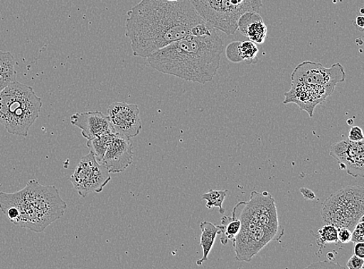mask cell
Wrapping results in <instances>:
<instances>
[{"label":"cell","instance_id":"d590c367","mask_svg":"<svg viewBox=\"0 0 364 269\" xmlns=\"http://www.w3.org/2000/svg\"><path fill=\"white\" fill-rule=\"evenodd\" d=\"M168 1H172V2H173V1H177V0H168Z\"/></svg>","mask_w":364,"mask_h":269},{"label":"cell","instance_id":"603a6c76","mask_svg":"<svg viewBox=\"0 0 364 269\" xmlns=\"http://www.w3.org/2000/svg\"><path fill=\"white\" fill-rule=\"evenodd\" d=\"M228 190H210L207 193L202 196L203 199L207 201L206 207L208 209L219 208L220 214H225L223 203L227 195Z\"/></svg>","mask_w":364,"mask_h":269},{"label":"cell","instance_id":"f546056e","mask_svg":"<svg viewBox=\"0 0 364 269\" xmlns=\"http://www.w3.org/2000/svg\"><path fill=\"white\" fill-rule=\"evenodd\" d=\"M354 255L364 258V243H355L354 247Z\"/></svg>","mask_w":364,"mask_h":269},{"label":"cell","instance_id":"9a60e30c","mask_svg":"<svg viewBox=\"0 0 364 269\" xmlns=\"http://www.w3.org/2000/svg\"><path fill=\"white\" fill-rule=\"evenodd\" d=\"M70 120L87 140L105 133H115L108 116L99 111L76 113L71 116Z\"/></svg>","mask_w":364,"mask_h":269},{"label":"cell","instance_id":"4316f807","mask_svg":"<svg viewBox=\"0 0 364 269\" xmlns=\"http://www.w3.org/2000/svg\"><path fill=\"white\" fill-rule=\"evenodd\" d=\"M348 139L353 142H360L363 141L364 136L363 130L360 127H358V126H354V127H352L350 131Z\"/></svg>","mask_w":364,"mask_h":269},{"label":"cell","instance_id":"484cf974","mask_svg":"<svg viewBox=\"0 0 364 269\" xmlns=\"http://www.w3.org/2000/svg\"><path fill=\"white\" fill-rule=\"evenodd\" d=\"M352 231L346 228L338 229V241L342 243H348L351 241Z\"/></svg>","mask_w":364,"mask_h":269},{"label":"cell","instance_id":"e0dca14e","mask_svg":"<svg viewBox=\"0 0 364 269\" xmlns=\"http://www.w3.org/2000/svg\"><path fill=\"white\" fill-rule=\"evenodd\" d=\"M200 229L201 230L200 246L203 251V257L198 260V265H201L203 263L208 260V256L215 245L218 235L221 234V229H219L218 225L209 221L201 222Z\"/></svg>","mask_w":364,"mask_h":269},{"label":"cell","instance_id":"44dd1931","mask_svg":"<svg viewBox=\"0 0 364 269\" xmlns=\"http://www.w3.org/2000/svg\"><path fill=\"white\" fill-rule=\"evenodd\" d=\"M239 52L242 62L248 65L257 63L259 48L254 42L251 40L240 41Z\"/></svg>","mask_w":364,"mask_h":269},{"label":"cell","instance_id":"7402d4cb","mask_svg":"<svg viewBox=\"0 0 364 269\" xmlns=\"http://www.w3.org/2000/svg\"><path fill=\"white\" fill-rule=\"evenodd\" d=\"M317 238V243L319 248V252L323 250L326 243H338V229L332 224L323 226V228L318 230Z\"/></svg>","mask_w":364,"mask_h":269},{"label":"cell","instance_id":"d4e9b609","mask_svg":"<svg viewBox=\"0 0 364 269\" xmlns=\"http://www.w3.org/2000/svg\"><path fill=\"white\" fill-rule=\"evenodd\" d=\"M351 241L353 243L364 242V224L363 216L360 221L355 224L352 232Z\"/></svg>","mask_w":364,"mask_h":269},{"label":"cell","instance_id":"2e32d148","mask_svg":"<svg viewBox=\"0 0 364 269\" xmlns=\"http://www.w3.org/2000/svg\"><path fill=\"white\" fill-rule=\"evenodd\" d=\"M243 36L254 43L264 44L267 35V28L261 16L257 12H247L241 16L238 29Z\"/></svg>","mask_w":364,"mask_h":269},{"label":"cell","instance_id":"d6986e66","mask_svg":"<svg viewBox=\"0 0 364 269\" xmlns=\"http://www.w3.org/2000/svg\"><path fill=\"white\" fill-rule=\"evenodd\" d=\"M222 224L218 225L219 229H221V243L223 246H226L228 242L235 241L237 235L241 229V221L238 216H237L236 210L234 207L232 216H225L221 220Z\"/></svg>","mask_w":364,"mask_h":269},{"label":"cell","instance_id":"3957f363","mask_svg":"<svg viewBox=\"0 0 364 269\" xmlns=\"http://www.w3.org/2000/svg\"><path fill=\"white\" fill-rule=\"evenodd\" d=\"M67 208L54 186L30 180L20 191H0V209L11 223L33 232H43L61 218Z\"/></svg>","mask_w":364,"mask_h":269},{"label":"cell","instance_id":"f1b7e54d","mask_svg":"<svg viewBox=\"0 0 364 269\" xmlns=\"http://www.w3.org/2000/svg\"><path fill=\"white\" fill-rule=\"evenodd\" d=\"M347 267L350 269H363L364 260L362 258L353 255L348 260V263H347Z\"/></svg>","mask_w":364,"mask_h":269},{"label":"cell","instance_id":"6da1fadb","mask_svg":"<svg viewBox=\"0 0 364 269\" xmlns=\"http://www.w3.org/2000/svg\"><path fill=\"white\" fill-rule=\"evenodd\" d=\"M204 23L190 0H140L128 12L125 36L134 56L147 58L174 41L194 36Z\"/></svg>","mask_w":364,"mask_h":269},{"label":"cell","instance_id":"4fadbf2b","mask_svg":"<svg viewBox=\"0 0 364 269\" xmlns=\"http://www.w3.org/2000/svg\"><path fill=\"white\" fill-rule=\"evenodd\" d=\"M335 87H321L309 86H291V89L284 94V104H295L301 111L313 116L316 106L333 94Z\"/></svg>","mask_w":364,"mask_h":269},{"label":"cell","instance_id":"1f68e13d","mask_svg":"<svg viewBox=\"0 0 364 269\" xmlns=\"http://www.w3.org/2000/svg\"><path fill=\"white\" fill-rule=\"evenodd\" d=\"M353 25L355 28H357L359 31H363L364 29V18L363 16H358L357 18H355Z\"/></svg>","mask_w":364,"mask_h":269},{"label":"cell","instance_id":"9c48e42d","mask_svg":"<svg viewBox=\"0 0 364 269\" xmlns=\"http://www.w3.org/2000/svg\"><path fill=\"white\" fill-rule=\"evenodd\" d=\"M70 180L79 195L85 198L92 192H102L112 180V176L107 168L99 163L90 151L81 158Z\"/></svg>","mask_w":364,"mask_h":269},{"label":"cell","instance_id":"cb8c5ba5","mask_svg":"<svg viewBox=\"0 0 364 269\" xmlns=\"http://www.w3.org/2000/svg\"><path fill=\"white\" fill-rule=\"evenodd\" d=\"M240 41H233L226 48L225 53L228 60L233 63L242 62L239 52Z\"/></svg>","mask_w":364,"mask_h":269},{"label":"cell","instance_id":"5bb4252c","mask_svg":"<svg viewBox=\"0 0 364 269\" xmlns=\"http://www.w3.org/2000/svg\"><path fill=\"white\" fill-rule=\"evenodd\" d=\"M133 157L131 138L115 133L101 164L107 168L109 174L121 173L132 164Z\"/></svg>","mask_w":364,"mask_h":269},{"label":"cell","instance_id":"7c38bea8","mask_svg":"<svg viewBox=\"0 0 364 269\" xmlns=\"http://www.w3.org/2000/svg\"><path fill=\"white\" fill-rule=\"evenodd\" d=\"M330 155L337 160L343 170L353 177H364V143L349 139L336 143L330 148Z\"/></svg>","mask_w":364,"mask_h":269},{"label":"cell","instance_id":"d6a6232c","mask_svg":"<svg viewBox=\"0 0 364 269\" xmlns=\"http://www.w3.org/2000/svg\"><path fill=\"white\" fill-rule=\"evenodd\" d=\"M327 257L329 260H333L335 259L333 252H329V253L327 254Z\"/></svg>","mask_w":364,"mask_h":269},{"label":"cell","instance_id":"8992f818","mask_svg":"<svg viewBox=\"0 0 364 269\" xmlns=\"http://www.w3.org/2000/svg\"><path fill=\"white\" fill-rule=\"evenodd\" d=\"M364 190L350 186L336 191L323 205L321 215L326 224L352 231L364 214Z\"/></svg>","mask_w":364,"mask_h":269},{"label":"cell","instance_id":"30bf717a","mask_svg":"<svg viewBox=\"0 0 364 269\" xmlns=\"http://www.w3.org/2000/svg\"><path fill=\"white\" fill-rule=\"evenodd\" d=\"M346 80L344 67L336 63L330 68L314 62L299 64L291 74L292 86L335 87Z\"/></svg>","mask_w":364,"mask_h":269},{"label":"cell","instance_id":"ac0fdd59","mask_svg":"<svg viewBox=\"0 0 364 269\" xmlns=\"http://www.w3.org/2000/svg\"><path fill=\"white\" fill-rule=\"evenodd\" d=\"M16 61L10 52L0 50V92L16 81Z\"/></svg>","mask_w":364,"mask_h":269},{"label":"cell","instance_id":"ffe728a7","mask_svg":"<svg viewBox=\"0 0 364 269\" xmlns=\"http://www.w3.org/2000/svg\"><path fill=\"white\" fill-rule=\"evenodd\" d=\"M115 133H109L87 140V146L94 154L97 162L102 163L106 151L113 141Z\"/></svg>","mask_w":364,"mask_h":269},{"label":"cell","instance_id":"277c9868","mask_svg":"<svg viewBox=\"0 0 364 269\" xmlns=\"http://www.w3.org/2000/svg\"><path fill=\"white\" fill-rule=\"evenodd\" d=\"M41 107L35 90L16 80L0 92V123L14 136L28 137Z\"/></svg>","mask_w":364,"mask_h":269},{"label":"cell","instance_id":"ba28073f","mask_svg":"<svg viewBox=\"0 0 364 269\" xmlns=\"http://www.w3.org/2000/svg\"><path fill=\"white\" fill-rule=\"evenodd\" d=\"M238 217L241 221V229L232 245L235 251V258L240 262H250L269 242L282 238L264 226L245 218Z\"/></svg>","mask_w":364,"mask_h":269},{"label":"cell","instance_id":"7a4b0ae2","mask_svg":"<svg viewBox=\"0 0 364 269\" xmlns=\"http://www.w3.org/2000/svg\"><path fill=\"white\" fill-rule=\"evenodd\" d=\"M223 40L218 35L191 36L173 42L149 56L151 68L185 81L206 84L220 67Z\"/></svg>","mask_w":364,"mask_h":269},{"label":"cell","instance_id":"e575fe53","mask_svg":"<svg viewBox=\"0 0 364 269\" xmlns=\"http://www.w3.org/2000/svg\"><path fill=\"white\" fill-rule=\"evenodd\" d=\"M360 13H361L362 15H363V8H362V9L360 11Z\"/></svg>","mask_w":364,"mask_h":269},{"label":"cell","instance_id":"83f0119b","mask_svg":"<svg viewBox=\"0 0 364 269\" xmlns=\"http://www.w3.org/2000/svg\"><path fill=\"white\" fill-rule=\"evenodd\" d=\"M343 268L340 264L333 263L331 260H323V262H318L312 263L306 268Z\"/></svg>","mask_w":364,"mask_h":269},{"label":"cell","instance_id":"5b68a950","mask_svg":"<svg viewBox=\"0 0 364 269\" xmlns=\"http://www.w3.org/2000/svg\"><path fill=\"white\" fill-rule=\"evenodd\" d=\"M198 14L210 26L232 35L238 29L241 16L258 13L262 0H190Z\"/></svg>","mask_w":364,"mask_h":269},{"label":"cell","instance_id":"4dcf8cb0","mask_svg":"<svg viewBox=\"0 0 364 269\" xmlns=\"http://www.w3.org/2000/svg\"><path fill=\"white\" fill-rule=\"evenodd\" d=\"M300 192L303 196V197L306 199H314L316 198L315 192H313L312 190L307 188H301Z\"/></svg>","mask_w":364,"mask_h":269},{"label":"cell","instance_id":"52a82bcc","mask_svg":"<svg viewBox=\"0 0 364 269\" xmlns=\"http://www.w3.org/2000/svg\"><path fill=\"white\" fill-rule=\"evenodd\" d=\"M237 210L240 216L264 226L282 238L284 229L278 221L276 201L268 192H252L250 199L240 202Z\"/></svg>","mask_w":364,"mask_h":269},{"label":"cell","instance_id":"836d02e7","mask_svg":"<svg viewBox=\"0 0 364 269\" xmlns=\"http://www.w3.org/2000/svg\"><path fill=\"white\" fill-rule=\"evenodd\" d=\"M347 123H348L349 125H352L353 123V119L348 120V121H347Z\"/></svg>","mask_w":364,"mask_h":269},{"label":"cell","instance_id":"8fae6325","mask_svg":"<svg viewBox=\"0 0 364 269\" xmlns=\"http://www.w3.org/2000/svg\"><path fill=\"white\" fill-rule=\"evenodd\" d=\"M139 106L124 102L109 105L107 116L117 133L129 138L137 137L142 128Z\"/></svg>","mask_w":364,"mask_h":269}]
</instances>
